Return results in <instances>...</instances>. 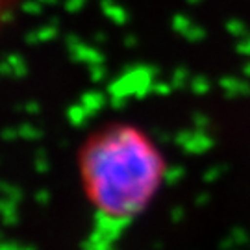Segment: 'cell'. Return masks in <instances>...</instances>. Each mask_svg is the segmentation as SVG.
I'll return each instance as SVG.
<instances>
[{"label": "cell", "mask_w": 250, "mask_h": 250, "mask_svg": "<svg viewBox=\"0 0 250 250\" xmlns=\"http://www.w3.org/2000/svg\"><path fill=\"white\" fill-rule=\"evenodd\" d=\"M78 172L95 211L106 221L125 223L150 206L163 184L167 163L143 130L113 123L83 141Z\"/></svg>", "instance_id": "6da1fadb"}, {"label": "cell", "mask_w": 250, "mask_h": 250, "mask_svg": "<svg viewBox=\"0 0 250 250\" xmlns=\"http://www.w3.org/2000/svg\"><path fill=\"white\" fill-rule=\"evenodd\" d=\"M17 4H19V0H0V26L4 24L6 17L15 9Z\"/></svg>", "instance_id": "7a4b0ae2"}]
</instances>
